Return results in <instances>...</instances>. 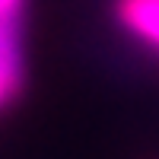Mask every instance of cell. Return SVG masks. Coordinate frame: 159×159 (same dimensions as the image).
<instances>
[{
    "mask_svg": "<svg viewBox=\"0 0 159 159\" xmlns=\"http://www.w3.org/2000/svg\"><path fill=\"white\" fill-rule=\"evenodd\" d=\"M22 0H0V10H19Z\"/></svg>",
    "mask_w": 159,
    "mask_h": 159,
    "instance_id": "3",
    "label": "cell"
},
{
    "mask_svg": "<svg viewBox=\"0 0 159 159\" xmlns=\"http://www.w3.org/2000/svg\"><path fill=\"white\" fill-rule=\"evenodd\" d=\"M121 19L143 42L159 48V0H124L121 3Z\"/></svg>",
    "mask_w": 159,
    "mask_h": 159,
    "instance_id": "2",
    "label": "cell"
},
{
    "mask_svg": "<svg viewBox=\"0 0 159 159\" xmlns=\"http://www.w3.org/2000/svg\"><path fill=\"white\" fill-rule=\"evenodd\" d=\"M25 76L22 61V7L0 10V80L7 92H16Z\"/></svg>",
    "mask_w": 159,
    "mask_h": 159,
    "instance_id": "1",
    "label": "cell"
}]
</instances>
